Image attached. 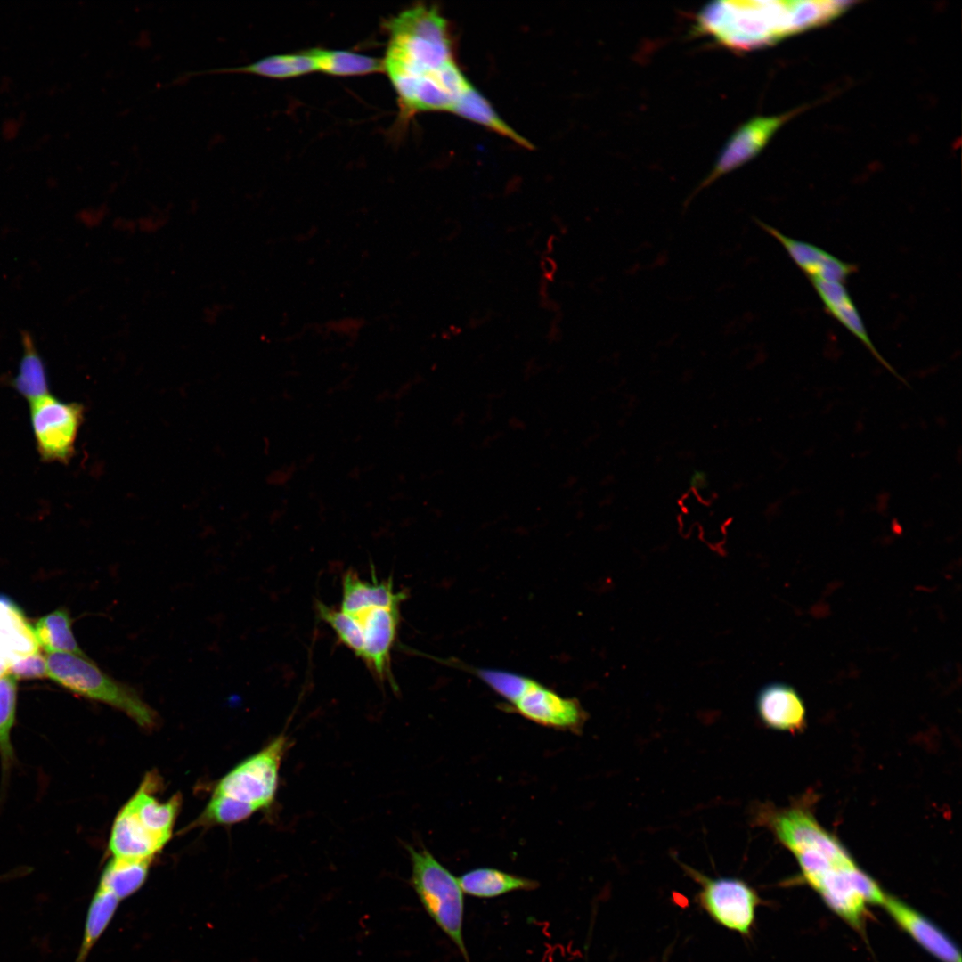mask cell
Here are the masks:
<instances>
[{
    "label": "cell",
    "instance_id": "obj_14",
    "mask_svg": "<svg viewBox=\"0 0 962 962\" xmlns=\"http://www.w3.org/2000/svg\"><path fill=\"white\" fill-rule=\"evenodd\" d=\"M754 223L779 242L809 280L837 281L845 283L858 269L856 265L844 262L816 245L788 237L758 218H754Z\"/></svg>",
    "mask_w": 962,
    "mask_h": 962
},
{
    "label": "cell",
    "instance_id": "obj_13",
    "mask_svg": "<svg viewBox=\"0 0 962 962\" xmlns=\"http://www.w3.org/2000/svg\"><path fill=\"white\" fill-rule=\"evenodd\" d=\"M882 907L897 925L941 962H961L951 939L930 919L901 900L886 894Z\"/></svg>",
    "mask_w": 962,
    "mask_h": 962
},
{
    "label": "cell",
    "instance_id": "obj_3",
    "mask_svg": "<svg viewBox=\"0 0 962 962\" xmlns=\"http://www.w3.org/2000/svg\"><path fill=\"white\" fill-rule=\"evenodd\" d=\"M160 784V777L149 772L117 814L109 838L113 858L152 860L170 840L182 795L161 802L155 795Z\"/></svg>",
    "mask_w": 962,
    "mask_h": 962
},
{
    "label": "cell",
    "instance_id": "obj_15",
    "mask_svg": "<svg viewBox=\"0 0 962 962\" xmlns=\"http://www.w3.org/2000/svg\"><path fill=\"white\" fill-rule=\"evenodd\" d=\"M819 295L826 312L840 322L869 350L871 355L899 380L907 384L893 366L881 355L869 338L863 320L844 282L837 281L810 280Z\"/></svg>",
    "mask_w": 962,
    "mask_h": 962
},
{
    "label": "cell",
    "instance_id": "obj_11",
    "mask_svg": "<svg viewBox=\"0 0 962 962\" xmlns=\"http://www.w3.org/2000/svg\"><path fill=\"white\" fill-rule=\"evenodd\" d=\"M788 112L779 116L754 118L741 127L730 138L722 149L714 167L708 175L697 185L686 200L685 208L703 189L715 180L742 166L762 150L775 132L793 115Z\"/></svg>",
    "mask_w": 962,
    "mask_h": 962
},
{
    "label": "cell",
    "instance_id": "obj_1",
    "mask_svg": "<svg viewBox=\"0 0 962 962\" xmlns=\"http://www.w3.org/2000/svg\"><path fill=\"white\" fill-rule=\"evenodd\" d=\"M383 61L405 115L452 112L472 86L454 61L447 21L436 7L417 5L387 22Z\"/></svg>",
    "mask_w": 962,
    "mask_h": 962
},
{
    "label": "cell",
    "instance_id": "obj_17",
    "mask_svg": "<svg viewBox=\"0 0 962 962\" xmlns=\"http://www.w3.org/2000/svg\"><path fill=\"white\" fill-rule=\"evenodd\" d=\"M405 591H395L391 579L371 581L362 579L355 572L347 571L342 579V602L340 609L355 614L375 607H400L405 599Z\"/></svg>",
    "mask_w": 962,
    "mask_h": 962
},
{
    "label": "cell",
    "instance_id": "obj_30",
    "mask_svg": "<svg viewBox=\"0 0 962 962\" xmlns=\"http://www.w3.org/2000/svg\"><path fill=\"white\" fill-rule=\"evenodd\" d=\"M9 673L17 679H35L47 676L45 656H43L39 651L17 656L10 663Z\"/></svg>",
    "mask_w": 962,
    "mask_h": 962
},
{
    "label": "cell",
    "instance_id": "obj_20",
    "mask_svg": "<svg viewBox=\"0 0 962 962\" xmlns=\"http://www.w3.org/2000/svg\"><path fill=\"white\" fill-rule=\"evenodd\" d=\"M0 642L10 658V663L17 656L39 651L33 627L16 606L1 598Z\"/></svg>",
    "mask_w": 962,
    "mask_h": 962
},
{
    "label": "cell",
    "instance_id": "obj_25",
    "mask_svg": "<svg viewBox=\"0 0 962 962\" xmlns=\"http://www.w3.org/2000/svg\"><path fill=\"white\" fill-rule=\"evenodd\" d=\"M33 630L39 647H43L46 653L62 652L86 656L74 637L70 616L64 608L41 617Z\"/></svg>",
    "mask_w": 962,
    "mask_h": 962
},
{
    "label": "cell",
    "instance_id": "obj_9",
    "mask_svg": "<svg viewBox=\"0 0 962 962\" xmlns=\"http://www.w3.org/2000/svg\"><path fill=\"white\" fill-rule=\"evenodd\" d=\"M83 415L81 404L63 402L50 393L29 402L30 424L42 461H69Z\"/></svg>",
    "mask_w": 962,
    "mask_h": 962
},
{
    "label": "cell",
    "instance_id": "obj_2",
    "mask_svg": "<svg viewBox=\"0 0 962 962\" xmlns=\"http://www.w3.org/2000/svg\"><path fill=\"white\" fill-rule=\"evenodd\" d=\"M795 1H716L698 13L697 29L728 48L748 51L797 33Z\"/></svg>",
    "mask_w": 962,
    "mask_h": 962
},
{
    "label": "cell",
    "instance_id": "obj_24",
    "mask_svg": "<svg viewBox=\"0 0 962 962\" xmlns=\"http://www.w3.org/2000/svg\"><path fill=\"white\" fill-rule=\"evenodd\" d=\"M316 70L334 76L366 75L383 70V61L344 50L311 49Z\"/></svg>",
    "mask_w": 962,
    "mask_h": 962
},
{
    "label": "cell",
    "instance_id": "obj_7",
    "mask_svg": "<svg viewBox=\"0 0 962 962\" xmlns=\"http://www.w3.org/2000/svg\"><path fill=\"white\" fill-rule=\"evenodd\" d=\"M681 867L700 885L696 897L700 908L722 926L748 936L762 903L756 891L742 879L712 878L685 864Z\"/></svg>",
    "mask_w": 962,
    "mask_h": 962
},
{
    "label": "cell",
    "instance_id": "obj_33",
    "mask_svg": "<svg viewBox=\"0 0 962 962\" xmlns=\"http://www.w3.org/2000/svg\"><path fill=\"white\" fill-rule=\"evenodd\" d=\"M0 656H4V657H5V658H7V659L9 660V662H10V658H9V656H8V655H7V653H6V651H5V649H4V647L2 646L1 642H0Z\"/></svg>",
    "mask_w": 962,
    "mask_h": 962
},
{
    "label": "cell",
    "instance_id": "obj_12",
    "mask_svg": "<svg viewBox=\"0 0 962 962\" xmlns=\"http://www.w3.org/2000/svg\"><path fill=\"white\" fill-rule=\"evenodd\" d=\"M512 706L527 720L556 729L577 731L587 719L577 699L564 697L536 681Z\"/></svg>",
    "mask_w": 962,
    "mask_h": 962
},
{
    "label": "cell",
    "instance_id": "obj_29",
    "mask_svg": "<svg viewBox=\"0 0 962 962\" xmlns=\"http://www.w3.org/2000/svg\"><path fill=\"white\" fill-rule=\"evenodd\" d=\"M469 670L493 691L511 704L515 703L534 681L529 677L503 670L488 668H469Z\"/></svg>",
    "mask_w": 962,
    "mask_h": 962
},
{
    "label": "cell",
    "instance_id": "obj_28",
    "mask_svg": "<svg viewBox=\"0 0 962 962\" xmlns=\"http://www.w3.org/2000/svg\"><path fill=\"white\" fill-rule=\"evenodd\" d=\"M320 618L334 631L339 641L360 659L363 652L361 628L355 619L340 608L329 607L318 601L316 605Z\"/></svg>",
    "mask_w": 962,
    "mask_h": 962
},
{
    "label": "cell",
    "instance_id": "obj_32",
    "mask_svg": "<svg viewBox=\"0 0 962 962\" xmlns=\"http://www.w3.org/2000/svg\"><path fill=\"white\" fill-rule=\"evenodd\" d=\"M10 662L7 658L0 656V677L9 673Z\"/></svg>",
    "mask_w": 962,
    "mask_h": 962
},
{
    "label": "cell",
    "instance_id": "obj_4",
    "mask_svg": "<svg viewBox=\"0 0 962 962\" xmlns=\"http://www.w3.org/2000/svg\"><path fill=\"white\" fill-rule=\"evenodd\" d=\"M45 660L47 677L63 688L124 713L142 728L156 726V711L136 690L102 672L87 656L52 652Z\"/></svg>",
    "mask_w": 962,
    "mask_h": 962
},
{
    "label": "cell",
    "instance_id": "obj_19",
    "mask_svg": "<svg viewBox=\"0 0 962 962\" xmlns=\"http://www.w3.org/2000/svg\"><path fill=\"white\" fill-rule=\"evenodd\" d=\"M464 893L477 898H494L515 891L537 888L535 880L493 868H477L458 877Z\"/></svg>",
    "mask_w": 962,
    "mask_h": 962
},
{
    "label": "cell",
    "instance_id": "obj_23",
    "mask_svg": "<svg viewBox=\"0 0 962 962\" xmlns=\"http://www.w3.org/2000/svg\"><path fill=\"white\" fill-rule=\"evenodd\" d=\"M452 113L489 128L523 147H532L528 141L500 118L490 102L474 86L461 96Z\"/></svg>",
    "mask_w": 962,
    "mask_h": 962
},
{
    "label": "cell",
    "instance_id": "obj_5",
    "mask_svg": "<svg viewBox=\"0 0 962 962\" xmlns=\"http://www.w3.org/2000/svg\"><path fill=\"white\" fill-rule=\"evenodd\" d=\"M411 885L422 907L456 946L465 962H470L463 938L464 893L458 878L426 848L407 847Z\"/></svg>",
    "mask_w": 962,
    "mask_h": 962
},
{
    "label": "cell",
    "instance_id": "obj_22",
    "mask_svg": "<svg viewBox=\"0 0 962 962\" xmlns=\"http://www.w3.org/2000/svg\"><path fill=\"white\" fill-rule=\"evenodd\" d=\"M22 356L12 385L29 403L49 394L44 362L28 330L20 331Z\"/></svg>",
    "mask_w": 962,
    "mask_h": 962
},
{
    "label": "cell",
    "instance_id": "obj_18",
    "mask_svg": "<svg viewBox=\"0 0 962 962\" xmlns=\"http://www.w3.org/2000/svg\"><path fill=\"white\" fill-rule=\"evenodd\" d=\"M314 61L307 51L298 53L276 54L261 58L251 63L236 66L215 68L189 72L185 77L208 74H249L259 77L284 79L314 72Z\"/></svg>",
    "mask_w": 962,
    "mask_h": 962
},
{
    "label": "cell",
    "instance_id": "obj_8",
    "mask_svg": "<svg viewBox=\"0 0 962 962\" xmlns=\"http://www.w3.org/2000/svg\"><path fill=\"white\" fill-rule=\"evenodd\" d=\"M753 819L757 825L768 827L793 854L814 851L840 863L855 862L840 841L803 809H771L768 805H762L755 807Z\"/></svg>",
    "mask_w": 962,
    "mask_h": 962
},
{
    "label": "cell",
    "instance_id": "obj_6",
    "mask_svg": "<svg viewBox=\"0 0 962 962\" xmlns=\"http://www.w3.org/2000/svg\"><path fill=\"white\" fill-rule=\"evenodd\" d=\"M287 747V736H277L225 774L212 795L225 797L252 814L270 807L277 793L280 769Z\"/></svg>",
    "mask_w": 962,
    "mask_h": 962
},
{
    "label": "cell",
    "instance_id": "obj_31",
    "mask_svg": "<svg viewBox=\"0 0 962 962\" xmlns=\"http://www.w3.org/2000/svg\"><path fill=\"white\" fill-rule=\"evenodd\" d=\"M690 485L696 489H705L708 485L707 477L703 470H694L690 477Z\"/></svg>",
    "mask_w": 962,
    "mask_h": 962
},
{
    "label": "cell",
    "instance_id": "obj_26",
    "mask_svg": "<svg viewBox=\"0 0 962 962\" xmlns=\"http://www.w3.org/2000/svg\"><path fill=\"white\" fill-rule=\"evenodd\" d=\"M119 902L112 893L97 887L87 909L82 942L74 962H86L94 944L111 922Z\"/></svg>",
    "mask_w": 962,
    "mask_h": 962
},
{
    "label": "cell",
    "instance_id": "obj_21",
    "mask_svg": "<svg viewBox=\"0 0 962 962\" xmlns=\"http://www.w3.org/2000/svg\"><path fill=\"white\" fill-rule=\"evenodd\" d=\"M151 861L112 857L102 872L98 887L110 892L121 901L143 886Z\"/></svg>",
    "mask_w": 962,
    "mask_h": 962
},
{
    "label": "cell",
    "instance_id": "obj_16",
    "mask_svg": "<svg viewBox=\"0 0 962 962\" xmlns=\"http://www.w3.org/2000/svg\"><path fill=\"white\" fill-rule=\"evenodd\" d=\"M757 710L762 722L770 729L789 732L805 727L804 705L791 687L771 684L762 689L757 698Z\"/></svg>",
    "mask_w": 962,
    "mask_h": 962
},
{
    "label": "cell",
    "instance_id": "obj_27",
    "mask_svg": "<svg viewBox=\"0 0 962 962\" xmlns=\"http://www.w3.org/2000/svg\"><path fill=\"white\" fill-rule=\"evenodd\" d=\"M17 678L10 673L0 677V759L3 772L14 762L11 732L15 722Z\"/></svg>",
    "mask_w": 962,
    "mask_h": 962
},
{
    "label": "cell",
    "instance_id": "obj_10",
    "mask_svg": "<svg viewBox=\"0 0 962 962\" xmlns=\"http://www.w3.org/2000/svg\"><path fill=\"white\" fill-rule=\"evenodd\" d=\"M348 615L361 628L363 640L361 659L380 681H387L395 687L391 671V652L397 637L400 607H375Z\"/></svg>",
    "mask_w": 962,
    "mask_h": 962
}]
</instances>
